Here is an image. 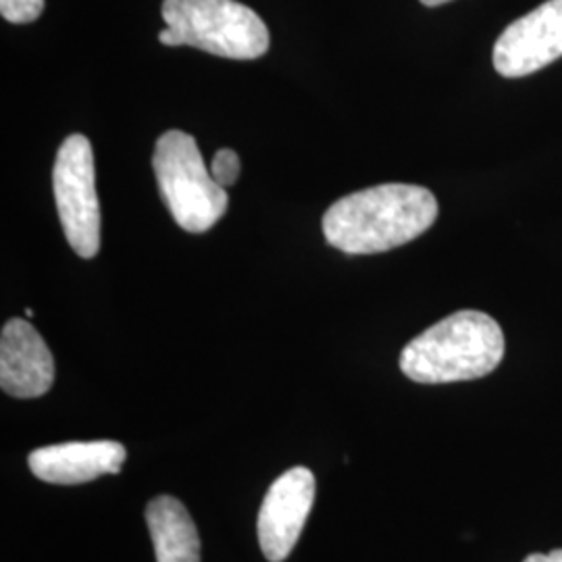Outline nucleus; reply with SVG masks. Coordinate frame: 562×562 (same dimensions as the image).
<instances>
[{
	"mask_svg": "<svg viewBox=\"0 0 562 562\" xmlns=\"http://www.w3.org/2000/svg\"><path fill=\"white\" fill-rule=\"evenodd\" d=\"M146 525L157 562H201V538L196 525L178 498H153L146 506Z\"/></svg>",
	"mask_w": 562,
	"mask_h": 562,
	"instance_id": "9d476101",
	"label": "nucleus"
},
{
	"mask_svg": "<svg viewBox=\"0 0 562 562\" xmlns=\"http://www.w3.org/2000/svg\"><path fill=\"white\" fill-rule=\"evenodd\" d=\"M127 450L120 442H67L44 446L27 457L30 471L46 483L80 485L102 475H115L125 464Z\"/></svg>",
	"mask_w": 562,
	"mask_h": 562,
	"instance_id": "1a4fd4ad",
	"label": "nucleus"
},
{
	"mask_svg": "<svg viewBox=\"0 0 562 562\" xmlns=\"http://www.w3.org/2000/svg\"><path fill=\"white\" fill-rule=\"evenodd\" d=\"M53 188L63 234L81 259L101 250V204L97 196L94 153L86 136L74 134L60 144Z\"/></svg>",
	"mask_w": 562,
	"mask_h": 562,
	"instance_id": "39448f33",
	"label": "nucleus"
},
{
	"mask_svg": "<svg viewBox=\"0 0 562 562\" xmlns=\"http://www.w3.org/2000/svg\"><path fill=\"white\" fill-rule=\"evenodd\" d=\"M155 176L162 202L181 229L190 234L209 232L227 211V192L206 169L196 140L169 130L157 140Z\"/></svg>",
	"mask_w": 562,
	"mask_h": 562,
	"instance_id": "20e7f679",
	"label": "nucleus"
},
{
	"mask_svg": "<svg viewBox=\"0 0 562 562\" xmlns=\"http://www.w3.org/2000/svg\"><path fill=\"white\" fill-rule=\"evenodd\" d=\"M562 57V0H548L513 21L494 46V67L503 78H525Z\"/></svg>",
	"mask_w": 562,
	"mask_h": 562,
	"instance_id": "0eeeda50",
	"label": "nucleus"
},
{
	"mask_svg": "<svg viewBox=\"0 0 562 562\" xmlns=\"http://www.w3.org/2000/svg\"><path fill=\"white\" fill-rule=\"evenodd\" d=\"M241 162L240 157L232 148H222L215 153L213 162H211V176L222 188L234 186L240 178Z\"/></svg>",
	"mask_w": 562,
	"mask_h": 562,
	"instance_id": "9b49d317",
	"label": "nucleus"
},
{
	"mask_svg": "<svg viewBox=\"0 0 562 562\" xmlns=\"http://www.w3.org/2000/svg\"><path fill=\"white\" fill-rule=\"evenodd\" d=\"M44 11V0H0V15L9 23H32Z\"/></svg>",
	"mask_w": 562,
	"mask_h": 562,
	"instance_id": "f8f14e48",
	"label": "nucleus"
},
{
	"mask_svg": "<svg viewBox=\"0 0 562 562\" xmlns=\"http://www.w3.org/2000/svg\"><path fill=\"white\" fill-rule=\"evenodd\" d=\"M55 383V359L25 319L4 323L0 336V385L13 398H38Z\"/></svg>",
	"mask_w": 562,
	"mask_h": 562,
	"instance_id": "6e6552de",
	"label": "nucleus"
},
{
	"mask_svg": "<svg viewBox=\"0 0 562 562\" xmlns=\"http://www.w3.org/2000/svg\"><path fill=\"white\" fill-rule=\"evenodd\" d=\"M425 7H440V4H446V2H450V0H422Z\"/></svg>",
	"mask_w": 562,
	"mask_h": 562,
	"instance_id": "4468645a",
	"label": "nucleus"
},
{
	"mask_svg": "<svg viewBox=\"0 0 562 562\" xmlns=\"http://www.w3.org/2000/svg\"><path fill=\"white\" fill-rule=\"evenodd\" d=\"M25 317H27V319H32V317H34V311H32V308H27V311H25Z\"/></svg>",
	"mask_w": 562,
	"mask_h": 562,
	"instance_id": "2eb2a0df",
	"label": "nucleus"
},
{
	"mask_svg": "<svg viewBox=\"0 0 562 562\" xmlns=\"http://www.w3.org/2000/svg\"><path fill=\"white\" fill-rule=\"evenodd\" d=\"M522 562H562V550H554L550 554H531Z\"/></svg>",
	"mask_w": 562,
	"mask_h": 562,
	"instance_id": "ddd939ff",
	"label": "nucleus"
},
{
	"mask_svg": "<svg viewBox=\"0 0 562 562\" xmlns=\"http://www.w3.org/2000/svg\"><path fill=\"white\" fill-rule=\"evenodd\" d=\"M438 220V201L422 186L383 183L334 202L325 240L346 255H378L419 238Z\"/></svg>",
	"mask_w": 562,
	"mask_h": 562,
	"instance_id": "f257e3e1",
	"label": "nucleus"
},
{
	"mask_svg": "<svg viewBox=\"0 0 562 562\" xmlns=\"http://www.w3.org/2000/svg\"><path fill=\"white\" fill-rule=\"evenodd\" d=\"M165 46H192L223 59L252 60L269 50L265 21L238 0H162Z\"/></svg>",
	"mask_w": 562,
	"mask_h": 562,
	"instance_id": "7ed1b4c3",
	"label": "nucleus"
},
{
	"mask_svg": "<svg viewBox=\"0 0 562 562\" xmlns=\"http://www.w3.org/2000/svg\"><path fill=\"white\" fill-rule=\"evenodd\" d=\"M504 357L501 325L482 311H459L408 341L402 373L417 383H452L490 375Z\"/></svg>",
	"mask_w": 562,
	"mask_h": 562,
	"instance_id": "f03ea898",
	"label": "nucleus"
},
{
	"mask_svg": "<svg viewBox=\"0 0 562 562\" xmlns=\"http://www.w3.org/2000/svg\"><path fill=\"white\" fill-rule=\"evenodd\" d=\"M315 475L306 467H294L271 483L257 521L267 561L283 562L292 554L315 503Z\"/></svg>",
	"mask_w": 562,
	"mask_h": 562,
	"instance_id": "423d86ee",
	"label": "nucleus"
}]
</instances>
